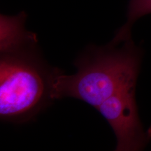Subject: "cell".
Returning <instances> with one entry per match:
<instances>
[{"label":"cell","instance_id":"cell-2","mask_svg":"<svg viewBox=\"0 0 151 151\" xmlns=\"http://www.w3.org/2000/svg\"><path fill=\"white\" fill-rule=\"evenodd\" d=\"M37 43L1 52L0 118L22 123L33 120L54 101L49 67L37 50Z\"/></svg>","mask_w":151,"mask_h":151},{"label":"cell","instance_id":"cell-5","mask_svg":"<svg viewBox=\"0 0 151 151\" xmlns=\"http://www.w3.org/2000/svg\"><path fill=\"white\" fill-rule=\"evenodd\" d=\"M151 14V0H130L128 5L127 22L118 30L113 39L124 41L131 38L133 24L142 16Z\"/></svg>","mask_w":151,"mask_h":151},{"label":"cell","instance_id":"cell-3","mask_svg":"<svg viewBox=\"0 0 151 151\" xmlns=\"http://www.w3.org/2000/svg\"><path fill=\"white\" fill-rule=\"evenodd\" d=\"M135 89L121 90L96 108L114 132L117 151L141 150L151 138L150 132L143 129L139 119Z\"/></svg>","mask_w":151,"mask_h":151},{"label":"cell","instance_id":"cell-4","mask_svg":"<svg viewBox=\"0 0 151 151\" xmlns=\"http://www.w3.org/2000/svg\"><path fill=\"white\" fill-rule=\"evenodd\" d=\"M26 14L0 16V52H5L38 43L35 34L26 29Z\"/></svg>","mask_w":151,"mask_h":151},{"label":"cell","instance_id":"cell-1","mask_svg":"<svg viewBox=\"0 0 151 151\" xmlns=\"http://www.w3.org/2000/svg\"><path fill=\"white\" fill-rule=\"evenodd\" d=\"M142 52L131 39L111 41L104 46H91L82 52L73 65L72 75L56 69L52 79L53 100L74 98L97 108L121 90L136 87Z\"/></svg>","mask_w":151,"mask_h":151}]
</instances>
